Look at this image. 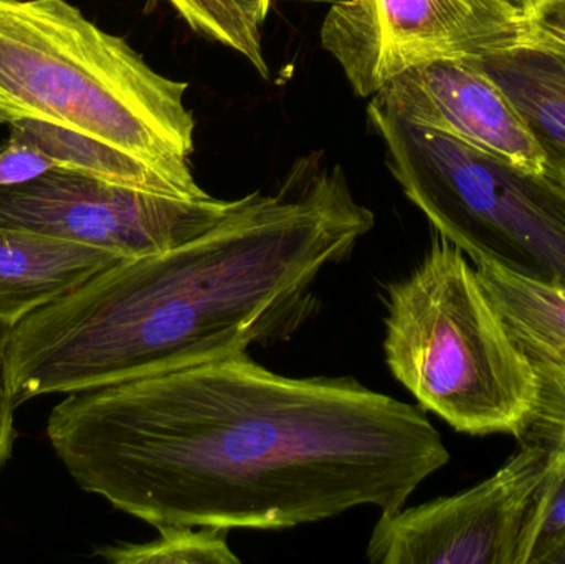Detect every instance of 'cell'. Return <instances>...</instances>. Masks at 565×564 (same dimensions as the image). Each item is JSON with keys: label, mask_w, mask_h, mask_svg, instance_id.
<instances>
[{"label": "cell", "mask_w": 565, "mask_h": 564, "mask_svg": "<svg viewBox=\"0 0 565 564\" xmlns=\"http://www.w3.org/2000/svg\"><path fill=\"white\" fill-rule=\"evenodd\" d=\"M46 437L79 489L156 530L391 513L450 462L422 407L247 353L66 394Z\"/></svg>", "instance_id": "6da1fadb"}, {"label": "cell", "mask_w": 565, "mask_h": 564, "mask_svg": "<svg viewBox=\"0 0 565 564\" xmlns=\"http://www.w3.org/2000/svg\"><path fill=\"white\" fill-rule=\"evenodd\" d=\"M375 215L341 166L301 161L274 194L235 201L214 227L118 262L15 323L7 373L17 406L247 353L291 337L319 275Z\"/></svg>", "instance_id": "7a4b0ae2"}, {"label": "cell", "mask_w": 565, "mask_h": 564, "mask_svg": "<svg viewBox=\"0 0 565 564\" xmlns=\"http://www.w3.org/2000/svg\"><path fill=\"white\" fill-rule=\"evenodd\" d=\"M188 88L66 0H0V125L43 121L89 136L205 199L191 166Z\"/></svg>", "instance_id": "3957f363"}, {"label": "cell", "mask_w": 565, "mask_h": 564, "mask_svg": "<svg viewBox=\"0 0 565 564\" xmlns=\"http://www.w3.org/2000/svg\"><path fill=\"white\" fill-rule=\"evenodd\" d=\"M385 363L458 433L523 437L540 380L467 255L437 234L387 295Z\"/></svg>", "instance_id": "277c9868"}, {"label": "cell", "mask_w": 565, "mask_h": 564, "mask_svg": "<svg viewBox=\"0 0 565 564\" xmlns=\"http://www.w3.org/2000/svg\"><path fill=\"white\" fill-rule=\"evenodd\" d=\"M372 128L404 194L473 264L565 288V185L372 99Z\"/></svg>", "instance_id": "5b68a950"}, {"label": "cell", "mask_w": 565, "mask_h": 564, "mask_svg": "<svg viewBox=\"0 0 565 564\" xmlns=\"http://www.w3.org/2000/svg\"><path fill=\"white\" fill-rule=\"evenodd\" d=\"M559 453L521 443L490 479L457 496L381 513L369 540L374 564H530Z\"/></svg>", "instance_id": "8992f818"}, {"label": "cell", "mask_w": 565, "mask_h": 564, "mask_svg": "<svg viewBox=\"0 0 565 564\" xmlns=\"http://www.w3.org/2000/svg\"><path fill=\"white\" fill-rule=\"evenodd\" d=\"M526 19L520 0H335L319 39L369 98L408 70L524 43Z\"/></svg>", "instance_id": "52a82bcc"}, {"label": "cell", "mask_w": 565, "mask_h": 564, "mask_svg": "<svg viewBox=\"0 0 565 564\" xmlns=\"http://www.w3.org/2000/svg\"><path fill=\"white\" fill-rule=\"evenodd\" d=\"M234 205L212 195L175 198L53 169L25 184L0 189V227L103 248L128 260L192 241Z\"/></svg>", "instance_id": "ba28073f"}, {"label": "cell", "mask_w": 565, "mask_h": 564, "mask_svg": "<svg viewBox=\"0 0 565 564\" xmlns=\"http://www.w3.org/2000/svg\"><path fill=\"white\" fill-rule=\"evenodd\" d=\"M372 99L405 121L447 132L521 168L544 171L543 151L477 56L408 70Z\"/></svg>", "instance_id": "9c48e42d"}, {"label": "cell", "mask_w": 565, "mask_h": 564, "mask_svg": "<svg viewBox=\"0 0 565 564\" xmlns=\"http://www.w3.org/2000/svg\"><path fill=\"white\" fill-rule=\"evenodd\" d=\"M473 265L540 380L536 409L520 443L565 450V288L490 262Z\"/></svg>", "instance_id": "30bf717a"}, {"label": "cell", "mask_w": 565, "mask_h": 564, "mask_svg": "<svg viewBox=\"0 0 565 564\" xmlns=\"http://www.w3.org/2000/svg\"><path fill=\"white\" fill-rule=\"evenodd\" d=\"M121 260L103 248L0 227V318L19 323Z\"/></svg>", "instance_id": "8fae6325"}, {"label": "cell", "mask_w": 565, "mask_h": 564, "mask_svg": "<svg viewBox=\"0 0 565 564\" xmlns=\"http://www.w3.org/2000/svg\"><path fill=\"white\" fill-rule=\"evenodd\" d=\"M477 60L543 151L544 172L565 185V50L526 42Z\"/></svg>", "instance_id": "7c38bea8"}, {"label": "cell", "mask_w": 565, "mask_h": 564, "mask_svg": "<svg viewBox=\"0 0 565 564\" xmlns=\"http://www.w3.org/2000/svg\"><path fill=\"white\" fill-rule=\"evenodd\" d=\"M9 128L10 135L45 152L56 169L175 198L198 199L171 175L89 136L43 121H19Z\"/></svg>", "instance_id": "4fadbf2b"}, {"label": "cell", "mask_w": 565, "mask_h": 564, "mask_svg": "<svg viewBox=\"0 0 565 564\" xmlns=\"http://www.w3.org/2000/svg\"><path fill=\"white\" fill-rule=\"evenodd\" d=\"M227 535L214 526H164L151 542L105 546L96 556L115 564H238Z\"/></svg>", "instance_id": "5bb4252c"}, {"label": "cell", "mask_w": 565, "mask_h": 564, "mask_svg": "<svg viewBox=\"0 0 565 564\" xmlns=\"http://www.w3.org/2000/svg\"><path fill=\"white\" fill-rule=\"evenodd\" d=\"M178 15L201 35L244 55L264 78L267 60L262 49V29L254 25L228 0H168Z\"/></svg>", "instance_id": "9a60e30c"}, {"label": "cell", "mask_w": 565, "mask_h": 564, "mask_svg": "<svg viewBox=\"0 0 565 564\" xmlns=\"http://www.w3.org/2000/svg\"><path fill=\"white\" fill-rule=\"evenodd\" d=\"M553 450L559 453V469L534 539L530 564L550 563L565 546V450Z\"/></svg>", "instance_id": "2e32d148"}, {"label": "cell", "mask_w": 565, "mask_h": 564, "mask_svg": "<svg viewBox=\"0 0 565 564\" xmlns=\"http://www.w3.org/2000/svg\"><path fill=\"white\" fill-rule=\"evenodd\" d=\"M53 169L52 159L23 139L10 135L0 145V189L25 184Z\"/></svg>", "instance_id": "e0dca14e"}, {"label": "cell", "mask_w": 565, "mask_h": 564, "mask_svg": "<svg viewBox=\"0 0 565 564\" xmlns=\"http://www.w3.org/2000/svg\"><path fill=\"white\" fill-rule=\"evenodd\" d=\"M15 323L0 318V470L6 466L15 443V400L7 373V353Z\"/></svg>", "instance_id": "ac0fdd59"}, {"label": "cell", "mask_w": 565, "mask_h": 564, "mask_svg": "<svg viewBox=\"0 0 565 564\" xmlns=\"http://www.w3.org/2000/svg\"><path fill=\"white\" fill-rule=\"evenodd\" d=\"M565 50V0H543L526 19L524 43Z\"/></svg>", "instance_id": "d6986e66"}, {"label": "cell", "mask_w": 565, "mask_h": 564, "mask_svg": "<svg viewBox=\"0 0 565 564\" xmlns=\"http://www.w3.org/2000/svg\"><path fill=\"white\" fill-rule=\"evenodd\" d=\"M228 2L260 29L271 9V0H228Z\"/></svg>", "instance_id": "ffe728a7"}, {"label": "cell", "mask_w": 565, "mask_h": 564, "mask_svg": "<svg viewBox=\"0 0 565 564\" xmlns=\"http://www.w3.org/2000/svg\"><path fill=\"white\" fill-rule=\"evenodd\" d=\"M551 564H565V546L551 558Z\"/></svg>", "instance_id": "44dd1931"}, {"label": "cell", "mask_w": 565, "mask_h": 564, "mask_svg": "<svg viewBox=\"0 0 565 564\" xmlns=\"http://www.w3.org/2000/svg\"><path fill=\"white\" fill-rule=\"evenodd\" d=\"M541 2H543V0H520L521 6H523L524 9L527 10V13L531 12V9H533V7H536L537 3Z\"/></svg>", "instance_id": "7402d4cb"}]
</instances>
